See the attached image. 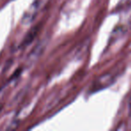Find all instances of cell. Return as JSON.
Masks as SVG:
<instances>
[{
    "label": "cell",
    "mask_w": 131,
    "mask_h": 131,
    "mask_svg": "<svg viewBox=\"0 0 131 131\" xmlns=\"http://www.w3.org/2000/svg\"><path fill=\"white\" fill-rule=\"evenodd\" d=\"M129 109H130V111H131V97H130V99H129Z\"/></svg>",
    "instance_id": "cell-1"
}]
</instances>
